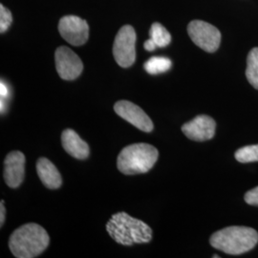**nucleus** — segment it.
<instances>
[{"mask_svg":"<svg viewBox=\"0 0 258 258\" xmlns=\"http://www.w3.org/2000/svg\"><path fill=\"white\" fill-rule=\"evenodd\" d=\"M50 243L47 231L38 224H25L14 231L9 240L10 250L18 258H34L41 254Z\"/></svg>","mask_w":258,"mask_h":258,"instance_id":"nucleus-1","label":"nucleus"},{"mask_svg":"<svg viewBox=\"0 0 258 258\" xmlns=\"http://www.w3.org/2000/svg\"><path fill=\"white\" fill-rule=\"evenodd\" d=\"M106 231L112 239L123 246L148 243L152 239V230L148 224L130 216L126 212L112 215L106 224Z\"/></svg>","mask_w":258,"mask_h":258,"instance_id":"nucleus-2","label":"nucleus"},{"mask_svg":"<svg viewBox=\"0 0 258 258\" xmlns=\"http://www.w3.org/2000/svg\"><path fill=\"white\" fill-rule=\"evenodd\" d=\"M213 248L238 255L253 249L258 243L257 231L249 227L232 226L214 232L210 239Z\"/></svg>","mask_w":258,"mask_h":258,"instance_id":"nucleus-3","label":"nucleus"},{"mask_svg":"<svg viewBox=\"0 0 258 258\" xmlns=\"http://www.w3.org/2000/svg\"><path fill=\"white\" fill-rule=\"evenodd\" d=\"M159 152L148 144H134L123 148L117 159V166L125 175L147 173L157 162Z\"/></svg>","mask_w":258,"mask_h":258,"instance_id":"nucleus-4","label":"nucleus"},{"mask_svg":"<svg viewBox=\"0 0 258 258\" xmlns=\"http://www.w3.org/2000/svg\"><path fill=\"white\" fill-rule=\"evenodd\" d=\"M136 33L130 25L119 30L113 44V55L116 62L122 68H128L136 59Z\"/></svg>","mask_w":258,"mask_h":258,"instance_id":"nucleus-5","label":"nucleus"},{"mask_svg":"<svg viewBox=\"0 0 258 258\" xmlns=\"http://www.w3.org/2000/svg\"><path fill=\"white\" fill-rule=\"evenodd\" d=\"M187 33L194 43L208 53H214L220 46V31L206 21L192 20L187 26Z\"/></svg>","mask_w":258,"mask_h":258,"instance_id":"nucleus-6","label":"nucleus"},{"mask_svg":"<svg viewBox=\"0 0 258 258\" xmlns=\"http://www.w3.org/2000/svg\"><path fill=\"white\" fill-rule=\"evenodd\" d=\"M60 36L73 46L83 45L89 37L88 23L77 16H65L59 20Z\"/></svg>","mask_w":258,"mask_h":258,"instance_id":"nucleus-7","label":"nucleus"},{"mask_svg":"<svg viewBox=\"0 0 258 258\" xmlns=\"http://www.w3.org/2000/svg\"><path fill=\"white\" fill-rule=\"evenodd\" d=\"M55 60L56 72L62 80L73 81L83 72L82 59L68 47L60 46L55 50Z\"/></svg>","mask_w":258,"mask_h":258,"instance_id":"nucleus-8","label":"nucleus"},{"mask_svg":"<svg viewBox=\"0 0 258 258\" xmlns=\"http://www.w3.org/2000/svg\"><path fill=\"white\" fill-rule=\"evenodd\" d=\"M114 110L123 120L128 121L132 125L143 132H151L153 130V122L138 105L129 101H119L114 105Z\"/></svg>","mask_w":258,"mask_h":258,"instance_id":"nucleus-9","label":"nucleus"},{"mask_svg":"<svg viewBox=\"0 0 258 258\" xmlns=\"http://www.w3.org/2000/svg\"><path fill=\"white\" fill-rule=\"evenodd\" d=\"M26 159L22 152L12 151L4 161V180L12 188H17L22 184L25 177Z\"/></svg>","mask_w":258,"mask_h":258,"instance_id":"nucleus-10","label":"nucleus"},{"mask_svg":"<svg viewBox=\"0 0 258 258\" xmlns=\"http://www.w3.org/2000/svg\"><path fill=\"white\" fill-rule=\"evenodd\" d=\"M216 122L207 115H200L182 126L184 135L192 141L204 142L214 137Z\"/></svg>","mask_w":258,"mask_h":258,"instance_id":"nucleus-11","label":"nucleus"},{"mask_svg":"<svg viewBox=\"0 0 258 258\" xmlns=\"http://www.w3.org/2000/svg\"><path fill=\"white\" fill-rule=\"evenodd\" d=\"M61 143L65 151L76 159L84 160L89 156V146L73 129H65L61 135Z\"/></svg>","mask_w":258,"mask_h":258,"instance_id":"nucleus-12","label":"nucleus"},{"mask_svg":"<svg viewBox=\"0 0 258 258\" xmlns=\"http://www.w3.org/2000/svg\"><path fill=\"white\" fill-rule=\"evenodd\" d=\"M37 175L42 184L50 189L60 187L62 179L55 165L47 158H39L37 162Z\"/></svg>","mask_w":258,"mask_h":258,"instance_id":"nucleus-13","label":"nucleus"},{"mask_svg":"<svg viewBox=\"0 0 258 258\" xmlns=\"http://www.w3.org/2000/svg\"><path fill=\"white\" fill-rule=\"evenodd\" d=\"M172 66L169 58L165 56H152L144 65L145 70L150 75H158L168 71Z\"/></svg>","mask_w":258,"mask_h":258,"instance_id":"nucleus-14","label":"nucleus"},{"mask_svg":"<svg viewBox=\"0 0 258 258\" xmlns=\"http://www.w3.org/2000/svg\"><path fill=\"white\" fill-rule=\"evenodd\" d=\"M149 37L154 41L157 47L164 48L171 42V36L168 31L161 23L155 22L149 30Z\"/></svg>","mask_w":258,"mask_h":258,"instance_id":"nucleus-15","label":"nucleus"},{"mask_svg":"<svg viewBox=\"0 0 258 258\" xmlns=\"http://www.w3.org/2000/svg\"><path fill=\"white\" fill-rule=\"evenodd\" d=\"M247 80L258 90V48H253L247 57Z\"/></svg>","mask_w":258,"mask_h":258,"instance_id":"nucleus-16","label":"nucleus"},{"mask_svg":"<svg viewBox=\"0 0 258 258\" xmlns=\"http://www.w3.org/2000/svg\"><path fill=\"white\" fill-rule=\"evenodd\" d=\"M235 159L244 164L258 162V145L240 148L235 152Z\"/></svg>","mask_w":258,"mask_h":258,"instance_id":"nucleus-17","label":"nucleus"},{"mask_svg":"<svg viewBox=\"0 0 258 258\" xmlns=\"http://www.w3.org/2000/svg\"><path fill=\"white\" fill-rule=\"evenodd\" d=\"M13 21L12 13L2 4L0 5V33H4L9 29Z\"/></svg>","mask_w":258,"mask_h":258,"instance_id":"nucleus-18","label":"nucleus"},{"mask_svg":"<svg viewBox=\"0 0 258 258\" xmlns=\"http://www.w3.org/2000/svg\"><path fill=\"white\" fill-rule=\"evenodd\" d=\"M245 201L250 206L258 207V186L245 194Z\"/></svg>","mask_w":258,"mask_h":258,"instance_id":"nucleus-19","label":"nucleus"},{"mask_svg":"<svg viewBox=\"0 0 258 258\" xmlns=\"http://www.w3.org/2000/svg\"><path fill=\"white\" fill-rule=\"evenodd\" d=\"M144 47H145V49H146L147 51H148V52H152V51H154V50L156 49L157 45L154 43V41H153L151 38H149V39H148V40L145 42Z\"/></svg>","mask_w":258,"mask_h":258,"instance_id":"nucleus-20","label":"nucleus"},{"mask_svg":"<svg viewBox=\"0 0 258 258\" xmlns=\"http://www.w3.org/2000/svg\"><path fill=\"white\" fill-rule=\"evenodd\" d=\"M0 212H1V213H0V226L2 227L3 224H4V221H5V212H6L3 200L0 203Z\"/></svg>","mask_w":258,"mask_h":258,"instance_id":"nucleus-21","label":"nucleus"},{"mask_svg":"<svg viewBox=\"0 0 258 258\" xmlns=\"http://www.w3.org/2000/svg\"><path fill=\"white\" fill-rule=\"evenodd\" d=\"M0 94H1V98H6L8 95V88L3 82H1V85H0Z\"/></svg>","mask_w":258,"mask_h":258,"instance_id":"nucleus-22","label":"nucleus"}]
</instances>
